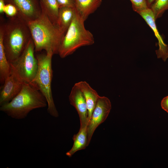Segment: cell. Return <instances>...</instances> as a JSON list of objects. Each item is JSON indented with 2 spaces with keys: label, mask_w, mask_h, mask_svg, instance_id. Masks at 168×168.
<instances>
[{
  "label": "cell",
  "mask_w": 168,
  "mask_h": 168,
  "mask_svg": "<svg viewBox=\"0 0 168 168\" xmlns=\"http://www.w3.org/2000/svg\"><path fill=\"white\" fill-rule=\"evenodd\" d=\"M27 23L34 44L35 51L44 50L46 53L58 54L64 35L50 21L44 11L42 10L38 18Z\"/></svg>",
  "instance_id": "1"
},
{
  "label": "cell",
  "mask_w": 168,
  "mask_h": 168,
  "mask_svg": "<svg viewBox=\"0 0 168 168\" xmlns=\"http://www.w3.org/2000/svg\"><path fill=\"white\" fill-rule=\"evenodd\" d=\"M47 105L45 97L35 86L24 82L19 93L10 101L1 106L0 110L12 118L21 119L32 110Z\"/></svg>",
  "instance_id": "2"
},
{
  "label": "cell",
  "mask_w": 168,
  "mask_h": 168,
  "mask_svg": "<svg viewBox=\"0 0 168 168\" xmlns=\"http://www.w3.org/2000/svg\"><path fill=\"white\" fill-rule=\"evenodd\" d=\"M31 38L26 21L20 17L8 18L5 22L3 44L10 63L21 55Z\"/></svg>",
  "instance_id": "3"
},
{
  "label": "cell",
  "mask_w": 168,
  "mask_h": 168,
  "mask_svg": "<svg viewBox=\"0 0 168 168\" xmlns=\"http://www.w3.org/2000/svg\"><path fill=\"white\" fill-rule=\"evenodd\" d=\"M85 21L76 12L60 42L58 54L62 58L72 54L79 48L94 43L93 34L86 30Z\"/></svg>",
  "instance_id": "4"
},
{
  "label": "cell",
  "mask_w": 168,
  "mask_h": 168,
  "mask_svg": "<svg viewBox=\"0 0 168 168\" xmlns=\"http://www.w3.org/2000/svg\"><path fill=\"white\" fill-rule=\"evenodd\" d=\"M52 53L37 54L38 62L36 75L30 83L35 86L45 97L48 104L47 112L51 115L57 117L58 113L54 102L51 90L53 76Z\"/></svg>",
  "instance_id": "5"
},
{
  "label": "cell",
  "mask_w": 168,
  "mask_h": 168,
  "mask_svg": "<svg viewBox=\"0 0 168 168\" xmlns=\"http://www.w3.org/2000/svg\"><path fill=\"white\" fill-rule=\"evenodd\" d=\"M35 45L31 38L21 55L10 63L11 72L23 82L30 83L34 79L38 68L37 59L34 55Z\"/></svg>",
  "instance_id": "6"
},
{
  "label": "cell",
  "mask_w": 168,
  "mask_h": 168,
  "mask_svg": "<svg viewBox=\"0 0 168 168\" xmlns=\"http://www.w3.org/2000/svg\"><path fill=\"white\" fill-rule=\"evenodd\" d=\"M111 109L110 100L107 97L100 96L87 125L88 145L97 128L107 119Z\"/></svg>",
  "instance_id": "7"
},
{
  "label": "cell",
  "mask_w": 168,
  "mask_h": 168,
  "mask_svg": "<svg viewBox=\"0 0 168 168\" xmlns=\"http://www.w3.org/2000/svg\"><path fill=\"white\" fill-rule=\"evenodd\" d=\"M6 3L14 6L20 16L27 22L38 18L42 10L39 0H4Z\"/></svg>",
  "instance_id": "8"
},
{
  "label": "cell",
  "mask_w": 168,
  "mask_h": 168,
  "mask_svg": "<svg viewBox=\"0 0 168 168\" xmlns=\"http://www.w3.org/2000/svg\"><path fill=\"white\" fill-rule=\"evenodd\" d=\"M23 82L14 74L11 75L5 80L0 94V105L7 103L14 98L22 89Z\"/></svg>",
  "instance_id": "9"
},
{
  "label": "cell",
  "mask_w": 168,
  "mask_h": 168,
  "mask_svg": "<svg viewBox=\"0 0 168 168\" xmlns=\"http://www.w3.org/2000/svg\"><path fill=\"white\" fill-rule=\"evenodd\" d=\"M71 105L75 107L78 114L80 127L87 126L88 123V111L84 96L80 89L75 84L72 88L69 96Z\"/></svg>",
  "instance_id": "10"
},
{
  "label": "cell",
  "mask_w": 168,
  "mask_h": 168,
  "mask_svg": "<svg viewBox=\"0 0 168 168\" xmlns=\"http://www.w3.org/2000/svg\"><path fill=\"white\" fill-rule=\"evenodd\" d=\"M138 14L151 27L157 39L159 48L156 51L157 58H162L163 60L165 62L168 58V46L165 43L161 36L158 31L153 12L150 8H149L140 12Z\"/></svg>",
  "instance_id": "11"
},
{
  "label": "cell",
  "mask_w": 168,
  "mask_h": 168,
  "mask_svg": "<svg viewBox=\"0 0 168 168\" xmlns=\"http://www.w3.org/2000/svg\"><path fill=\"white\" fill-rule=\"evenodd\" d=\"M82 92L85 97L88 111V122L100 96L96 91L86 81H80L75 84Z\"/></svg>",
  "instance_id": "12"
},
{
  "label": "cell",
  "mask_w": 168,
  "mask_h": 168,
  "mask_svg": "<svg viewBox=\"0 0 168 168\" xmlns=\"http://www.w3.org/2000/svg\"><path fill=\"white\" fill-rule=\"evenodd\" d=\"M5 22L0 21V81L3 84L5 79L11 73V68L5 52L3 44Z\"/></svg>",
  "instance_id": "13"
},
{
  "label": "cell",
  "mask_w": 168,
  "mask_h": 168,
  "mask_svg": "<svg viewBox=\"0 0 168 168\" xmlns=\"http://www.w3.org/2000/svg\"><path fill=\"white\" fill-rule=\"evenodd\" d=\"M76 12L85 21L101 4L102 0H75Z\"/></svg>",
  "instance_id": "14"
},
{
  "label": "cell",
  "mask_w": 168,
  "mask_h": 168,
  "mask_svg": "<svg viewBox=\"0 0 168 168\" xmlns=\"http://www.w3.org/2000/svg\"><path fill=\"white\" fill-rule=\"evenodd\" d=\"M76 11L75 8L60 7L56 26L64 35L70 25Z\"/></svg>",
  "instance_id": "15"
},
{
  "label": "cell",
  "mask_w": 168,
  "mask_h": 168,
  "mask_svg": "<svg viewBox=\"0 0 168 168\" xmlns=\"http://www.w3.org/2000/svg\"><path fill=\"white\" fill-rule=\"evenodd\" d=\"M73 144L71 149L66 154L70 157L77 152L85 149L87 143V126L80 128L78 133L73 137Z\"/></svg>",
  "instance_id": "16"
},
{
  "label": "cell",
  "mask_w": 168,
  "mask_h": 168,
  "mask_svg": "<svg viewBox=\"0 0 168 168\" xmlns=\"http://www.w3.org/2000/svg\"><path fill=\"white\" fill-rule=\"evenodd\" d=\"M39 0L41 9L50 21L56 26L60 8L57 0Z\"/></svg>",
  "instance_id": "17"
},
{
  "label": "cell",
  "mask_w": 168,
  "mask_h": 168,
  "mask_svg": "<svg viewBox=\"0 0 168 168\" xmlns=\"http://www.w3.org/2000/svg\"><path fill=\"white\" fill-rule=\"evenodd\" d=\"M150 8L153 12L156 20L168 10V0H155Z\"/></svg>",
  "instance_id": "18"
},
{
  "label": "cell",
  "mask_w": 168,
  "mask_h": 168,
  "mask_svg": "<svg viewBox=\"0 0 168 168\" xmlns=\"http://www.w3.org/2000/svg\"><path fill=\"white\" fill-rule=\"evenodd\" d=\"M132 4L133 10L139 13L149 7L147 0H130Z\"/></svg>",
  "instance_id": "19"
},
{
  "label": "cell",
  "mask_w": 168,
  "mask_h": 168,
  "mask_svg": "<svg viewBox=\"0 0 168 168\" xmlns=\"http://www.w3.org/2000/svg\"><path fill=\"white\" fill-rule=\"evenodd\" d=\"M3 12L8 18L16 17H21L17 8L13 5L10 3H6Z\"/></svg>",
  "instance_id": "20"
},
{
  "label": "cell",
  "mask_w": 168,
  "mask_h": 168,
  "mask_svg": "<svg viewBox=\"0 0 168 168\" xmlns=\"http://www.w3.org/2000/svg\"><path fill=\"white\" fill-rule=\"evenodd\" d=\"M59 7H68L75 8V0H57Z\"/></svg>",
  "instance_id": "21"
},
{
  "label": "cell",
  "mask_w": 168,
  "mask_h": 168,
  "mask_svg": "<svg viewBox=\"0 0 168 168\" xmlns=\"http://www.w3.org/2000/svg\"><path fill=\"white\" fill-rule=\"evenodd\" d=\"M161 106L163 110L168 113V96L162 99L161 102Z\"/></svg>",
  "instance_id": "22"
},
{
  "label": "cell",
  "mask_w": 168,
  "mask_h": 168,
  "mask_svg": "<svg viewBox=\"0 0 168 168\" xmlns=\"http://www.w3.org/2000/svg\"><path fill=\"white\" fill-rule=\"evenodd\" d=\"M6 3L4 0H0V13L1 14L4 13L3 10Z\"/></svg>",
  "instance_id": "23"
},
{
  "label": "cell",
  "mask_w": 168,
  "mask_h": 168,
  "mask_svg": "<svg viewBox=\"0 0 168 168\" xmlns=\"http://www.w3.org/2000/svg\"><path fill=\"white\" fill-rule=\"evenodd\" d=\"M147 4L148 7L149 8H150V7L151 6V5L153 3V2H154L155 0H147Z\"/></svg>",
  "instance_id": "24"
}]
</instances>
